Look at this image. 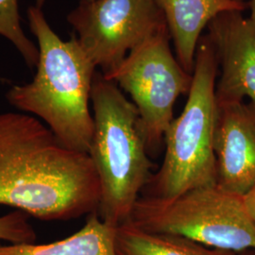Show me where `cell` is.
<instances>
[{"label": "cell", "mask_w": 255, "mask_h": 255, "mask_svg": "<svg viewBox=\"0 0 255 255\" xmlns=\"http://www.w3.org/2000/svg\"><path fill=\"white\" fill-rule=\"evenodd\" d=\"M101 199L88 153L64 146L32 116L0 114V206L66 221L98 212Z\"/></svg>", "instance_id": "obj_1"}, {"label": "cell", "mask_w": 255, "mask_h": 255, "mask_svg": "<svg viewBox=\"0 0 255 255\" xmlns=\"http://www.w3.org/2000/svg\"><path fill=\"white\" fill-rule=\"evenodd\" d=\"M27 19L38 41L37 73L32 82L12 86L7 101L44 120L64 146L88 153L94 132L89 101L96 65L77 37L68 42L60 39L40 8L29 7Z\"/></svg>", "instance_id": "obj_2"}, {"label": "cell", "mask_w": 255, "mask_h": 255, "mask_svg": "<svg viewBox=\"0 0 255 255\" xmlns=\"http://www.w3.org/2000/svg\"><path fill=\"white\" fill-rule=\"evenodd\" d=\"M91 101L94 132L88 154L101 182L98 213L117 227L129 219L151 177V162L138 110L119 85L96 72Z\"/></svg>", "instance_id": "obj_3"}, {"label": "cell", "mask_w": 255, "mask_h": 255, "mask_svg": "<svg viewBox=\"0 0 255 255\" xmlns=\"http://www.w3.org/2000/svg\"><path fill=\"white\" fill-rule=\"evenodd\" d=\"M218 70L215 47L207 34L201 36L188 99L182 114L164 133V161L150 177L144 197L169 200L198 187L217 184L214 137Z\"/></svg>", "instance_id": "obj_4"}, {"label": "cell", "mask_w": 255, "mask_h": 255, "mask_svg": "<svg viewBox=\"0 0 255 255\" xmlns=\"http://www.w3.org/2000/svg\"><path fill=\"white\" fill-rule=\"evenodd\" d=\"M127 221L150 233L183 237L209 248L237 254L255 251V223L244 197L217 184L169 200L143 196Z\"/></svg>", "instance_id": "obj_5"}, {"label": "cell", "mask_w": 255, "mask_h": 255, "mask_svg": "<svg viewBox=\"0 0 255 255\" xmlns=\"http://www.w3.org/2000/svg\"><path fill=\"white\" fill-rule=\"evenodd\" d=\"M168 27L129 52L119 67L107 76L128 93L136 106L148 152L164 142L173 120L175 102L191 88L193 75L174 57Z\"/></svg>", "instance_id": "obj_6"}, {"label": "cell", "mask_w": 255, "mask_h": 255, "mask_svg": "<svg viewBox=\"0 0 255 255\" xmlns=\"http://www.w3.org/2000/svg\"><path fill=\"white\" fill-rule=\"evenodd\" d=\"M67 20L104 76L119 67L127 52L167 27L157 0H81Z\"/></svg>", "instance_id": "obj_7"}, {"label": "cell", "mask_w": 255, "mask_h": 255, "mask_svg": "<svg viewBox=\"0 0 255 255\" xmlns=\"http://www.w3.org/2000/svg\"><path fill=\"white\" fill-rule=\"evenodd\" d=\"M217 185L244 197L255 186V104L217 103Z\"/></svg>", "instance_id": "obj_8"}, {"label": "cell", "mask_w": 255, "mask_h": 255, "mask_svg": "<svg viewBox=\"0 0 255 255\" xmlns=\"http://www.w3.org/2000/svg\"><path fill=\"white\" fill-rule=\"evenodd\" d=\"M208 37L221 67L216 84L217 103L241 102L245 98L255 104V26L242 11L219 13L208 24Z\"/></svg>", "instance_id": "obj_9"}, {"label": "cell", "mask_w": 255, "mask_h": 255, "mask_svg": "<svg viewBox=\"0 0 255 255\" xmlns=\"http://www.w3.org/2000/svg\"><path fill=\"white\" fill-rule=\"evenodd\" d=\"M164 11L166 25L173 39L177 60L193 75L195 57L201 31L219 13L243 11L245 0H157Z\"/></svg>", "instance_id": "obj_10"}, {"label": "cell", "mask_w": 255, "mask_h": 255, "mask_svg": "<svg viewBox=\"0 0 255 255\" xmlns=\"http://www.w3.org/2000/svg\"><path fill=\"white\" fill-rule=\"evenodd\" d=\"M115 231L98 212L89 215L86 223L71 237L49 244L20 243L0 245V255H118Z\"/></svg>", "instance_id": "obj_11"}, {"label": "cell", "mask_w": 255, "mask_h": 255, "mask_svg": "<svg viewBox=\"0 0 255 255\" xmlns=\"http://www.w3.org/2000/svg\"><path fill=\"white\" fill-rule=\"evenodd\" d=\"M115 247L118 255H239L183 237L150 233L128 221L116 227Z\"/></svg>", "instance_id": "obj_12"}, {"label": "cell", "mask_w": 255, "mask_h": 255, "mask_svg": "<svg viewBox=\"0 0 255 255\" xmlns=\"http://www.w3.org/2000/svg\"><path fill=\"white\" fill-rule=\"evenodd\" d=\"M18 0H0V34L18 49L30 68L38 64L39 49L26 36L20 25Z\"/></svg>", "instance_id": "obj_13"}, {"label": "cell", "mask_w": 255, "mask_h": 255, "mask_svg": "<svg viewBox=\"0 0 255 255\" xmlns=\"http://www.w3.org/2000/svg\"><path fill=\"white\" fill-rule=\"evenodd\" d=\"M27 218L19 210L0 217V240L11 244L34 243L36 233Z\"/></svg>", "instance_id": "obj_14"}, {"label": "cell", "mask_w": 255, "mask_h": 255, "mask_svg": "<svg viewBox=\"0 0 255 255\" xmlns=\"http://www.w3.org/2000/svg\"><path fill=\"white\" fill-rule=\"evenodd\" d=\"M244 201L246 203L247 209L250 213V216L255 223V186L244 196Z\"/></svg>", "instance_id": "obj_15"}, {"label": "cell", "mask_w": 255, "mask_h": 255, "mask_svg": "<svg viewBox=\"0 0 255 255\" xmlns=\"http://www.w3.org/2000/svg\"><path fill=\"white\" fill-rule=\"evenodd\" d=\"M248 7L251 9V18L250 19L255 26V0H251L248 3Z\"/></svg>", "instance_id": "obj_16"}, {"label": "cell", "mask_w": 255, "mask_h": 255, "mask_svg": "<svg viewBox=\"0 0 255 255\" xmlns=\"http://www.w3.org/2000/svg\"><path fill=\"white\" fill-rule=\"evenodd\" d=\"M239 255H255V251H254V250H249V251L239 253Z\"/></svg>", "instance_id": "obj_17"}, {"label": "cell", "mask_w": 255, "mask_h": 255, "mask_svg": "<svg viewBox=\"0 0 255 255\" xmlns=\"http://www.w3.org/2000/svg\"><path fill=\"white\" fill-rule=\"evenodd\" d=\"M46 0H36V7L38 8H42V6L46 3Z\"/></svg>", "instance_id": "obj_18"}, {"label": "cell", "mask_w": 255, "mask_h": 255, "mask_svg": "<svg viewBox=\"0 0 255 255\" xmlns=\"http://www.w3.org/2000/svg\"><path fill=\"white\" fill-rule=\"evenodd\" d=\"M2 81H4V80H3V79H1V78H0V82H2Z\"/></svg>", "instance_id": "obj_19"}]
</instances>
